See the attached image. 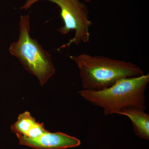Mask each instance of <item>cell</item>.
<instances>
[{"mask_svg":"<svg viewBox=\"0 0 149 149\" xmlns=\"http://www.w3.org/2000/svg\"><path fill=\"white\" fill-rule=\"evenodd\" d=\"M70 58L77 64L80 70L82 87L87 91H102L109 88L122 78L143 74L139 66L124 61L85 53L70 56Z\"/></svg>","mask_w":149,"mask_h":149,"instance_id":"obj_1","label":"cell"},{"mask_svg":"<svg viewBox=\"0 0 149 149\" xmlns=\"http://www.w3.org/2000/svg\"><path fill=\"white\" fill-rule=\"evenodd\" d=\"M149 82V74L122 78L109 88L102 91L81 90L78 94L83 98L103 109L105 116L129 106L146 109L145 92Z\"/></svg>","mask_w":149,"mask_h":149,"instance_id":"obj_2","label":"cell"},{"mask_svg":"<svg viewBox=\"0 0 149 149\" xmlns=\"http://www.w3.org/2000/svg\"><path fill=\"white\" fill-rule=\"evenodd\" d=\"M19 32L18 40L10 47V53L18 59L24 69L38 78L43 86L55 72L52 56L30 37L29 15L20 16Z\"/></svg>","mask_w":149,"mask_h":149,"instance_id":"obj_3","label":"cell"},{"mask_svg":"<svg viewBox=\"0 0 149 149\" xmlns=\"http://www.w3.org/2000/svg\"><path fill=\"white\" fill-rule=\"evenodd\" d=\"M41 1H47L56 4L60 9L61 16L64 25L57 29L62 35H66L71 30L75 31L74 37L58 50L68 47L72 44L78 45L80 43L89 42V28L92 23L89 19L88 7L80 0H26L20 9L27 10L32 5Z\"/></svg>","mask_w":149,"mask_h":149,"instance_id":"obj_4","label":"cell"},{"mask_svg":"<svg viewBox=\"0 0 149 149\" xmlns=\"http://www.w3.org/2000/svg\"><path fill=\"white\" fill-rule=\"evenodd\" d=\"M20 145L37 149H64L79 146L81 142L75 137L65 133L49 131L35 138L17 135Z\"/></svg>","mask_w":149,"mask_h":149,"instance_id":"obj_5","label":"cell"},{"mask_svg":"<svg viewBox=\"0 0 149 149\" xmlns=\"http://www.w3.org/2000/svg\"><path fill=\"white\" fill-rule=\"evenodd\" d=\"M11 130L16 135L27 138H35L47 132L44 124L37 122L28 111L19 114L16 122L11 126Z\"/></svg>","mask_w":149,"mask_h":149,"instance_id":"obj_6","label":"cell"},{"mask_svg":"<svg viewBox=\"0 0 149 149\" xmlns=\"http://www.w3.org/2000/svg\"><path fill=\"white\" fill-rule=\"evenodd\" d=\"M145 110L135 106H129L116 112V114L125 116L130 118L134 133L141 139L149 140V115Z\"/></svg>","mask_w":149,"mask_h":149,"instance_id":"obj_7","label":"cell"},{"mask_svg":"<svg viewBox=\"0 0 149 149\" xmlns=\"http://www.w3.org/2000/svg\"><path fill=\"white\" fill-rule=\"evenodd\" d=\"M83 1H85V2L90 3L91 2L92 0H83Z\"/></svg>","mask_w":149,"mask_h":149,"instance_id":"obj_8","label":"cell"}]
</instances>
